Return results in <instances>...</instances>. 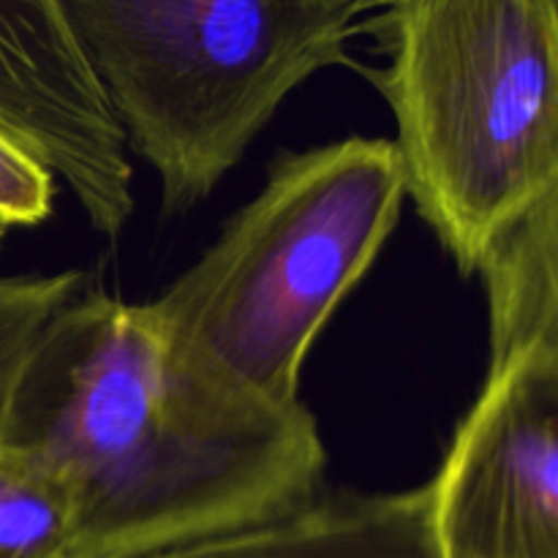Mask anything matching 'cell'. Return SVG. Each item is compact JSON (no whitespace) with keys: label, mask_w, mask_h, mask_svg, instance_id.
Instances as JSON below:
<instances>
[{"label":"cell","mask_w":558,"mask_h":558,"mask_svg":"<svg viewBox=\"0 0 558 558\" xmlns=\"http://www.w3.org/2000/svg\"><path fill=\"white\" fill-rule=\"evenodd\" d=\"M0 441L58 474L74 558H145L314 499L327 452L308 409L218 414L172 379L145 305L76 294L31 349Z\"/></svg>","instance_id":"6da1fadb"},{"label":"cell","mask_w":558,"mask_h":558,"mask_svg":"<svg viewBox=\"0 0 558 558\" xmlns=\"http://www.w3.org/2000/svg\"><path fill=\"white\" fill-rule=\"evenodd\" d=\"M403 199L387 140L276 158L265 189L145 305L180 390L218 414L300 407L305 357L390 240Z\"/></svg>","instance_id":"7a4b0ae2"},{"label":"cell","mask_w":558,"mask_h":558,"mask_svg":"<svg viewBox=\"0 0 558 558\" xmlns=\"http://www.w3.org/2000/svg\"><path fill=\"white\" fill-rule=\"evenodd\" d=\"M365 31L407 196L472 276L558 183V0H398Z\"/></svg>","instance_id":"3957f363"},{"label":"cell","mask_w":558,"mask_h":558,"mask_svg":"<svg viewBox=\"0 0 558 558\" xmlns=\"http://www.w3.org/2000/svg\"><path fill=\"white\" fill-rule=\"evenodd\" d=\"M163 210L207 199L287 96L332 65L360 0H58Z\"/></svg>","instance_id":"277c9868"},{"label":"cell","mask_w":558,"mask_h":558,"mask_svg":"<svg viewBox=\"0 0 558 558\" xmlns=\"http://www.w3.org/2000/svg\"><path fill=\"white\" fill-rule=\"evenodd\" d=\"M441 558H558V365L490 360L488 379L430 480Z\"/></svg>","instance_id":"5b68a950"},{"label":"cell","mask_w":558,"mask_h":558,"mask_svg":"<svg viewBox=\"0 0 558 558\" xmlns=\"http://www.w3.org/2000/svg\"><path fill=\"white\" fill-rule=\"evenodd\" d=\"M0 131L63 180L96 232H123L129 147L58 0H0Z\"/></svg>","instance_id":"8992f818"},{"label":"cell","mask_w":558,"mask_h":558,"mask_svg":"<svg viewBox=\"0 0 558 558\" xmlns=\"http://www.w3.org/2000/svg\"><path fill=\"white\" fill-rule=\"evenodd\" d=\"M145 558H441L430 485L398 494H316L259 526Z\"/></svg>","instance_id":"52a82bcc"},{"label":"cell","mask_w":558,"mask_h":558,"mask_svg":"<svg viewBox=\"0 0 558 558\" xmlns=\"http://www.w3.org/2000/svg\"><path fill=\"white\" fill-rule=\"evenodd\" d=\"M477 276L488 300L490 360L537 352L558 365V183L496 234Z\"/></svg>","instance_id":"ba28073f"},{"label":"cell","mask_w":558,"mask_h":558,"mask_svg":"<svg viewBox=\"0 0 558 558\" xmlns=\"http://www.w3.org/2000/svg\"><path fill=\"white\" fill-rule=\"evenodd\" d=\"M74 537L63 480L0 441V558H74Z\"/></svg>","instance_id":"9c48e42d"},{"label":"cell","mask_w":558,"mask_h":558,"mask_svg":"<svg viewBox=\"0 0 558 558\" xmlns=\"http://www.w3.org/2000/svg\"><path fill=\"white\" fill-rule=\"evenodd\" d=\"M80 272L0 276V430L25 360L44 327L80 294Z\"/></svg>","instance_id":"30bf717a"},{"label":"cell","mask_w":558,"mask_h":558,"mask_svg":"<svg viewBox=\"0 0 558 558\" xmlns=\"http://www.w3.org/2000/svg\"><path fill=\"white\" fill-rule=\"evenodd\" d=\"M54 174L5 131H0V240L36 227L52 213Z\"/></svg>","instance_id":"8fae6325"},{"label":"cell","mask_w":558,"mask_h":558,"mask_svg":"<svg viewBox=\"0 0 558 558\" xmlns=\"http://www.w3.org/2000/svg\"><path fill=\"white\" fill-rule=\"evenodd\" d=\"M398 3V0H360L363 11H374V9H387V5Z\"/></svg>","instance_id":"7c38bea8"}]
</instances>
